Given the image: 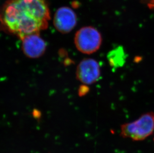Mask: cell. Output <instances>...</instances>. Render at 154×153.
Wrapping results in <instances>:
<instances>
[{
    "label": "cell",
    "mask_w": 154,
    "mask_h": 153,
    "mask_svg": "<svg viewBox=\"0 0 154 153\" xmlns=\"http://www.w3.org/2000/svg\"><path fill=\"white\" fill-rule=\"evenodd\" d=\"M50 19L45 0H8L0 8V28L20 39L47 29Z\"/></svg>",
    "instance_id": "cell-1"
},
{
    "label": "cell",
    "mask_w": 154,
    "mask_h": 153,
    "mask_svg": "<svg viewBox=\"0 0 154 153\" xmlns=\"http://www.w3.org/2000/svg\"><path fill=\"white\" fill-rule=\"evenodd\" d=\"M154 131V113L143 114L134 122L121 126V136L133 141H142L151 135Z\"/></svg>",
    "instance_id": "cell-2"
},
{
    "label": "cell",
    "mask_w": 154,
    "mask_h": 153,
    "mask_svg": "<svg viewBox=\"0 0 154 153\" xmlns=\"http://www.w3.org/2000/svg\"><path fill=\"white\" fill-rule=\"evenodd\" d=\"M74 42L76 49L79 52L90 55L100 49L102 45V35L94 27L85 26L76 32Z\"/></svg>",
    "instance_id": "cell-3"
},
{
    "label": "cell",
    "mask_w": 154,
    "mask_h": 153,
    "mask_svg": "<svg viewBox=\"0 0 154 153\" xmlns=\"http://www.w3.org/2000/svg\"><path fill=\"white\" fill-rule=\"evenodd\" d=\"M100 75L99 63L92 58H85L80 61L76 68V78L85 85L94 84L99 80Z\"/></svg>",
    "instance_id": "cell-4"
},
{
    "label": "cell",
    "mask_w": 154,
    "mask_h": 153,
    "mask_svg": "<svg viewBox=\"0 0 154 153\" xmlns=\"http://www.w3.org/2000/svg\"><path fill=\"white\" fill-rule=\"evenodd\" d=\"M22 40V50L29 58H39L47 49V44L39 33H32L23 37Z\"/></svg>",
    "instance_id": "cell-5"
},
{
    "label": "cell",
    "mask_w": 154,
    "mask_h": 153,
    "mask_svg": "<svg viewBox=\"0 0 154 153\" xmlns=\"http://www.w3.org/2000/svg\"><path fill=\"white\" fill-rule=\"evenodd\" d=\"M77 24V16L75 12L67 7L60 8L54 16V25L61 33H68L74 29Z\"/></svg>",
    "instance_id": "cell-6"
},
{
    "label": "cell",
    "mask_w": 154,
    "mask_h": 153,
    "mask_svg": "<svg viewBox=\"0 0 154 153\" xmlns=\"http://www.w3.org/2000/svg\"><path fill=\"white\" fill-rule=\"evenodd\" d=\"M107 57L110 65L114 67L122 66L125 62V52L120 47L111 51Z\"/></svg>",
    "instance_id": "cell-7"
},
{
    "label": "cell",
    "mask_w": 154,
    "mask_h": 153,
    "mask_svg": "<svg viewBox=\"0 0 154 153\" xmlns=\"http://www.w3.org/2000/svg\"><path fill=\"white\" fill-rule=\"evenodd\" d=\"M149 6L151 7L152 8H154V0H151V3L149 4Z\"/></svg>",
    "instance_id": "cell-8"
},
{
    "label": "cell",
    "mask_w": 154,
    "mask_h": 153,
    "mask_svg": "<svg viewBox=\"0 0 154 153\" xmlns=\"http://www.w3.org/2000/svg\"></svg>",
    "instance_id": "cell-9"
}]
</instances>
